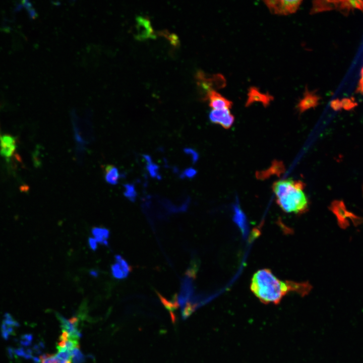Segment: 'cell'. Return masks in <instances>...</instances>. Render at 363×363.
<instances>
[{
	"label": "cell",
	"instance_id": "ffe728a7",
	"mask_svg": "<svg viewBox=\"0 0 363 363\" xmlns=\"http://www.w3.org/2000/svg\"><path fill=\"white\" fill-rule=\"evenodd\" d=\"M185 152L191 156L192 161L194 163L197 161L199 158L198 153L194 150L191 148H186L184 149Z\"/></svg>",
	"mask_w": 363,
	"mask_h": 363
},
{
	"label": "cell",
	"instance_id": "9c48e42d",
	"mask_svg": "<svg viewBox=\"0 0 363 363\" xmlns=\"http://www.w3.org/2000/svg\"><path fill=\"white\" fill-rule=\"evenodd\" d=\"M115 262L111 266V272L113 276L117 279L126 278L131 270L127 261L119 255L114 256Z\"/></svg>",
	"mask_w": 363,
	"mask_h": 363
},
{
	"label": "cell",
	"instance_id": "8992f818",
	"mask_svg": "<svg viewBox=\"0 0 363 363\" xmlns=\"http://www.w3.org/2000/svg\"><path fill=\"white\" fill-rule=\"evenodd\" d=\"M57 353L55 354H44L37 360V363H72L73 354L75 350L56 348Z\"/></svg>",
	"mask_w": 363,
	"mask_h": 363
},
{
	"label": "cell",
	"instance_id": "7c38bea8",
	"mask_svg": "<svg viewBox=\"0 0 363 363\" xmlns=\"http://www.w3.org/2000/svg\"><path fill=\"white\" fill-rule=\"evenodd\" d=\"M319 97L315 93L306 89L304 97L299 101L297 107L299 112H302L308 109L316 107L319 103Z\"/></svg>",
	"mask_w": 363,
	"mask_h": 363
},
{
	"label": "cell",
	"instance_id": "52a82bcc",
	"mask_svg": "<svg viewBox=\"0 0 363 363\" xmlns=\"http://www.w3.org/2000/svg\"><path fill=\"white\" fill-rule=\"evenodd\" d=\"M209 117L211 122L219 124L225 129L230 128L234 120L229 109H213L210 111Z\"/></svg>",
	"mask_w": 363,
	"mask_h": 363
},
{
	"label": "cell",
	"instance_id": "2e32d148",
	"mask_svg": "<svg viewBox=\"0 0 363 363\" xmlns=\"http://www.w3.org/2000/svg\"><path fill=\"white\" fill-rule=\"evenodd\" d=\"M144 158L147 162V169L150 175L154 178L160 179L161 176L159 173L158 166L152 162L151 157L147 155H143Z\"/></svg>",
	"mask_w": 363,
	"mask_h": 363
},
{
	"label": "cell",
	"instance_id": "d6986e66",
	"mask_svg": "<svg viewBox=\"0 0 363 363\" xmlns=\"http://www.w3.org/2000/svg\"><path fill=\"white\" fill-rule=\"evenodd\" d=\"M197 171L193 168L190 167L185 169L180 174L181 178H193L197 174Z\"/></svg>",
	"mask_w": 363,
	"mask_h": 363
},
{
	"label": "cell",
	"instance_id": "277c9868",
	"mask_svg": "<svg viewBox=\"0 0 363 363\" xmlns=\"http://www.w3.org/2000/svg\"><path fill=\"white\" fill-rule=\"evenodd\" d=\"M329 209L336 216L339 226L343 229L347 228L350 225L349 219L355 226L363 222V218L357 216L346 209L343 200L333 201Z\"/></svg>",
	"mask_w": 363,
	"mask_h": 363
},
{
	"label": "cell",
	"instance_id": "e0dca14e",
	"mask_svg": "<svg viewBox=\"0 0 363 363\" xmlns=\"http://www.w3.org/2000/svg\"><path fill=\"white\" fill-rule=\"evenodd\" d=\"M0 148H16V138L10 135H0Z\"/></svg>",
	"mask_w": 363,
	"mask_h": 363
},
{
	"label": "cell",
	"instance_id": "5b68a950",
	"mask_svg": "<svg viewBox=\"0 0 363 363\" xmlns=\"http://www.w3.org/2000/svg\"><path fill=\"white\" fill-rule=\"evenodd\" d=\"M196 77L198 86L206 92V95L213 90L214 87L220 88L225 85V80L220 74L209 76L202 71H199Z\"/></svg>",
	"mask_w": 363,
	"mask_h": 363
},
{
	"label": "cell",
	"instance_id": "44dd1931",
	"mask_svg": "<svg viewBox=\"0 0 363 363\" xmlns=\"http://www.w3.org/2000/svg\"><path fill=\"white\" fill-rule=\"evenodd\" d=\"M88 244L90 248L92 250L95 251L97 248V241L93 237H89L88 239Z\"/></svg>",
	"mask_w": 363,
	"mask_h": 363
},
{
	"label": "cell",
	"instance_id": "3957f363",
	"mask_svg": "<svg viewBox=\"0 0 363 363\" xmlns=\"http://www.w3.org/2000/svg\"><path fill=\"white\" fill-rule=\"evenodd\" d=\"M71 117L76 146L86 148L94 139L93 126L89 116L81 117L73 110Z\"/></svg>",
	"mask_w": 363,
	"mask_h": 363
},
{
	"label": "cell",
	"instance_id": "8fae6325",
	"mask_svg": "<svg viewBox=\"0 0 363 363\" xmlns=\"http://www.w3.org/2000/svg\"><path fill=\"white\" fill-rule=\"evenodd\" d=\"M137 33L136 35L138 39H144L153 37L154 32L150 21L144 17H138L136 19Z\"/></svg>",
	"mask_w": 363,
	"mask_h": 363
},
{
	"label": "cell",
	"instance_id": "603a6c76",
	"mask_svg": "<svg viewBox=\"0 0 363 363\" xmlns=\"http://www.w3.org/2000/svg\"><path fill=\"white\" fill-rule=\"evenodd\" d=\"M359 90L363 93V68L361 72V77L359 83Z\"/></svg>",
	"mask_w": 363,
	"mask_h": 363
},
{
	"label": "cell",
	"instance_id": "30bf717a",
	"mask_svg": "<svg viewBox=\"0 0 363 363\" xmlns=\"http://www.w3.org/2000/svg\"><path fill=\"white\" fill-rule=\"evenodd\" d=\"M248 99L246 106H248L255 102H260L266 107L269 105L270 102L273 100V97L268 93H263L255 87H251L248 93Z\"/></svg>",
	"mask_w": 363,
	"mask_h": 363
},
{
	"label": "cell",
	"instance_id": "6da1fadb",
	"mask_svg": "<svg viewBox=\"0 0 363 363\" xmlns=\"http://www.w3.org/2000/svg\"><path fill=\"white\" fill-rule=\"evenodd\" d=\"M250 289L262 302L278 304L289 292H295L304 296L310 292L311 286L308 282L282 281L271 270L265 268L254 274Z\"/></svg>",
	"mask_w": 363,
	"mask_h": 363
},
{
	"label": "cell",
	"instance_id": "ba28073f",
	"mask_svg": "<svg viewBox=\"0 0 363 363\" xmlns=\"http://www.w3.org/2000/svg\"><path fill=\"white\" fill-rule=\"evenodd\" d=\"M205 99L209 100V105L213 109H229L232 105L231 101L214 90L206 95Z\"/></svg>",
	"mask_w": 363,
	"mask_h": 363
},
{
	"label": "cell",
	"instance_id": "ac0fdd59",
	"mask_svg": "<svg viewBox=\"0 0 363 363\" xmlns=\"http://www.w3.org/2000/svg\"><path fill=\"white\" fill-rule=\"evenodd\" d=\"M124 188V195L125 197L132 202H134L136 199L137 193L135 186L131 184H126L123 186Z\"/></svg>",
	"mask_w": 363,
	"mask_h": 363
},
{
	"label": "cell",
	"instance_id": "4fadbf2b",
	"mask_svg": "<svg viewBox=\"0 0 363 363\" xmlns=\"http://www.w3.org/2000/svg\"><path fill=\"white\" fill-rule=\"evenodd\" d=\"M104 169L105 181L111 185H117L122 176L118 168L114 165H107Z\"/></svg>",
	"mask_w": 363,
	"mask_h": 363
},
{
	"label": "cell",
	"instance_id": "cb8c5ba5",
	"mask_svg": "<svg viewBox=\"0 0 363 363\" xmlns=\"http://www.w3.org/2000/svg\"><path fill=\"white\" fill-rule=\"evenodd\" d=\"M362 192H363V188H362Z\"/></svg>",
	"mask_w": 363,
	"mask_h": 363
},
{
	"label": "cell",
	"instance_id": "5bb4252c",
	"mask_svg": "<svg viewBox=\"0 0 363 363\" xmlns=\"http://www.w3.org/2000/svg\"><path fill=\"white\" fill-rule=\"evenodd\" d=\"M93 237L98 243L105 246H108V239L109 237V231L108 229L101 227H94L91 230Z\"/></svg>",
	"mask_w": 363,
	"mask_h": 363
},
{
	"label": "cell",
	"instance_id": "7402d4cb",
	"mask_svg": "<svg viewBox=\"0 0 363 363\" xmlns=\"http://www.w3.org/2000/svg\"><path fill=\"white\" fill-rule=\"evenodd\" d=\"M331 107L335 110L340 109L341 107V104L338 101H334L331 103Z\"/></svg>",
	"mask_w": 363,
	"mask_h": 363
},
{
	"label": "cell",
	"instance_id": "9a60e30c",
	"mask_svg": "<svg viewBox=\"0 0 363 363\" xmlns=\"http://www.w3.org/2000/svg\"><path fill=\"white\" fill-rule=\"evenodd\" d=\"M302 1H281L280 15H286L295 13L301 5Z\"/></svg>",
	"mask_w": 363,
	"mask_h": 363
},
{
	"label": "cell",
	"instance_id": "7a4b0ae2",
	"mask_svg": "<svg viewBox=\"0 0 363 363\" xmlns=\"http://www.w3.org/2000/svg\"><path fill=\"white\" fill-rule=\"evenodd\" d=\"M305 186L302 182L294 180L287 190L276 197V202L283 211L296 214L307 212L309 202L303 192Z\"/></svg>",
	"mask_w": 363,
	"mask_h": 363
}]
</instances>
